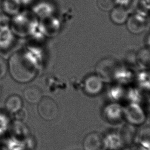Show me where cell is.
<instances>
[{
  "label": "cell",
  "instance_id": "cell-14",
  "mask_svg": "<svg viewBox=\"0 0 150 150\" xmlns=\"http://www.w3.org/2000/svg\"><path fill=\"white\" fill-rule=\"evenodd\" d=\"M23 96L25 100L30 103H39L42 98V91L35 86L26 88L23 91Z\"/></svg>",
  "mask_w": 150,
  "mask_h": 150
},
{
  "label": "cell",
  "instance_id": "cell-12",
  "mask_svg": "<svg viewBox=\"0 0 150 150\" xmlns=\"http://www.w3.org/2000/svg\"><path fill=\"white\" fill-rule=\"evenodd\" d=\"M134 81L142 91H150V70L142 69L135 73Z\"/></svg>",
  "mask_w": 150,
  "mask_h": 150
},
{
  "label": "cell",
  "instance_id": "cell-2",
  "mask_svg": "<svg viewBox=\"0 0 150 150\" xmlns=\"http://www.w3.org/2000/svg\"><path fill=\"white\" fill-rule=\"evenodd\" d=\"M124 118L126 123L136 127L145 122L147 115L141 104L128 103L124 107Z\"/></svg>",
  "mask_w": 150,
  "mask_h": 150
},
{
  "label": "cell",
  "instance_id": "cell-10",
  "mask_svg": "<svg viewBox=\"0 0 150 150\" xmlns=\"http://www.w3.org/2000/svg\"><path fill=\"white\" fill-rule=\"evenodd\" d=\"M103 134L106 150H122L125 147L119 129H111Z\"/></svg>",
  "mask_w": 150,
  "mask_h": 150
},
{
  "label": "cell",
  "instance_id": "cell-20",
  "mask_svg": "<svg viewBox=\"0 0 150 150\" xmlns=\"http://www.w3.org/2000/svg\"><path fill=\"white\" fill-rule=\"evenodd\" d=\"M145 110L147 116L148 115L150 117V97H149V98H148V100L146 102V105Z\"/></svg>",
  "mask_w": 150,
  "mask_h": 150
},
{
  "label": "cell",
  "instance_id": "cell-16",
  "mask_svg": "<svg viewBox=\"0 0 150 150\" xmlns=\"http://www.w3.org/2000/svg\"><path fill=\"white\" fill-rule=\"evenodd\" d=\"M138 64L143 69L150 70V49L148 47L140 49L136 54Z\"/></svg>",
  "mask_w": 150,
  "mask_h": 150
},
{
  "label": "cell",
  "instance_id": "cell-18",
  "mask_svg": "<svg viewBox=\"0 0 150 150\" xmlns=\"http://www.w3.org/2000/svg\"><path fill=\"white\" fill-rule=\"evenodd\" d=\"M97 4L104 11H110L115 6L114 0H97Z\"/></svg>",
  "mask_w": 150,
  "mask_h": 150
},
{
  "label": "cell",
  "instance_id": "cell-1",
  "mask_svg": "<svg viewBox=\"0 0 150 150\" xmlns=\"http://www.w3.org/2000/svg\"><path fill=\"white\" fill-rule=\"evenodd\" d=\"M10 67L12 76L19 81H28L35 74L33 65L24 54L21 53H16L11 57Z\"/></svg>",
  "mask_w": 150,
  "mask_h": 150
},
{
  "label": "cell",
  "instance_id": "cell-15",
  "mask_svg": "<svg viewBox=\"0 0 150 150\" xmlns=\"http://www.w3.org/2000/svg\"><path fill=\"white\" fill-rule=\"evenodd\" d=\"M125 98L128 103L141 104L143 99L142 90L137 86L130 87L125 90Z\"/></svg>",
  "mask_w": 150,
  "mask_h": 150
},
{
  "label": "cell",
  "instance_id": "cell-4",
  "mask_svg": "<svg viewBox=\"0 0 150 150\" xmlns=\"http://www.w3.org/2000/svg\"><path fill=\"white\" fill-rule=\"evenodd\" d=\"M38 111L43 119L52 120L57 116L59 108L53 98L49 97H44L39 102Z\"/></svg>",
  "mask_w": 150,
  "mask_h": 150
},
{
  "label": "cell",
  "instance_id": "cell-11",
  "mask_svg": "<svg viewBox=\"0 0 150 150\" xmlns=\"http://www.w3.org/2000/svg\"><path fill=\"white\" fill-rule=\"evenodd\" d=\"M128 17V10L124 7L115 5L110 11V19L115 24L122 25L126 23Z\"/></svg>",
  "mask_w": 150,
  "mask_h": 150
},
{
  "label": "cell",
  "instance_id": "cell-7",
  "mask_svg": "<svg viewBox=\"0 0 150 150\" xmlns=\"http://www.w3.org/2000/svg\"><path fill=\"white\" fill-rule=\"evenodd\" d=\"M104 80L97 73L88 76L83 82V89L89 96H97L103 90Z\"/></svg>",
  "mask_w": 150,
  "mask_h": 150
},
{
  "label": "cell",
  "instance_id": "cell-8",
  "mask_svg": "<svg viewBox=\"0 0 150 150\" xmlns=\"http://www.w3.org/2000/svg\"><path fill=\"white\" fill-rule=\"evenodd\" d=\"M84 150H106L104 134L98 131H92L87 134L83 141Z\"/></svg>",
  "mask_w": 150,
  "mask_h": 150
},
{
  "label": "cell",
  "instance_id": "cell-5",
  "mask_svg": "<svg viewBox=\"0 0 150 150\" xmlns=\"http://www.w3.org/2000/svg\"><path fill=\"white\" fill-rule=\"evenodd\" d=\"M126 23L129 32L135 34L140 33L146 29L148 25L146 13L144 11H137L129 16Z\"/></svg>",
  "mask_w": 150,
  "mask_h": 150
},
{
  "label": "cell",
  "instance_id": "cell-21",
  "mask_svg": "<svg viewBox=\"0 0 150 150\" xmlns=\"http://www.w3.org/2000/svg\"><path fill=\"white\" fill-rule=\"evenodd\" d=\"M122 150H140V149L138 148V146L136 145L133 144L130 146L125 147Z\"/></svg>",
  "mask_w": 150,
  "mask_h": 150
},
{
  "label": "cell",
  "instance_id": "cell-6",
  "mask_svg": "<svg viewBox=\"0 0 150 150\" xmlns=\"http://www.w3.org/2000/svg\"><path fill=\"white\" fill-rule=\"evenodd\" d=\"M135 74L129 67L118 64L113 73L112 81H114L115 83L124 86L134 81Z\"/></svg>",
  "mask_w": 150,
  "mask_h": 150
},
{
  "label": "cell",
  "instance_id": "cell-19",
  "mask_svg": "<svg viewBox=\"0 0 150 150\" xmlns=\"http://www.w3.org/2000/svg\"><path fill=\"white\" fill-rule=\"evenodd\" d=\"M140 4L144 9L150 11V0H140Z\"/></svg>",
  "mask_w": 150,
  "mask_h": 150
},
{
  "label": "cell",
  "instance_id": "cell-13",
  "mask_svg": "<svg viewBox=\"0 0 150 150\" xmlns=\"http://www.w3.org/2000/svg\"><path fill=\"white\" fill-rule=\"evenodd\" d=\"M125 90L124 86L115 83L108 88L106 95L110 102L119 103L120 100L125 98Z\"/></svg>",
  "mask_w": 150,
  "mask_h": 150
},
{
  "label": "cell",
  "instance_id": "cell-3",
  "mask_svg": "<svg viewBox=\"0 0 150 150\" xmlns=\"http://www.w3.org/2000/svg\"><path fill=\"white\" fill-rule=\"evenodd\" d=\"M101 116L103 119L108 124H120L124 120V107L119 103L110 102L103 108Z\"/></svg>",
  "mask_w": 150,
  "mask_h": 150
},
{
  "label": "cell",
  "instance_id": "cell-22",
  "mask_svg": "<svg viewBox=\"0 0 150 150\" xmlns=\"http://www.w3.org/2000/svg\"><path fill=\"white\" fill-rule=\"evenodd\" d=\"M146 43H147V45H148V47L150 49V33L147 36Z\"/></svg>",
  "mask_w": 150,
  "mask_h": 150
},
{
  "label": "cell",
  "instance_id": "cell-9",
  "mask_svg": "<svg viewBox=\"0 0 150 150\" xmlns=\"http://www.w3.org/2000/svg\"><path fill=\"white\" fill-rule=\"evenodd\" d=\"M118 63L112 58H104L101 59L96 65V70L104 80H112L113 73Z\"/></svg>",
  "mask_w": 150,
  "mask_h": 150
},
{
  "label": "cell",
  "instance_id": "cell-17",
  "mask_svg": "<svg viewBox=\"0 0 150 150\" xmlns=\"http://www.w3.org/2000/svg\"><path fill=\"white\" fill-rule=\"evenodd\" d=\"M22 101L18 95H11L6 100L5 107L6 110L11 112H16L21 109Z\"/></svg>",
  "mask_w": 150,
  "mask_h": 150
}]
</instances>
